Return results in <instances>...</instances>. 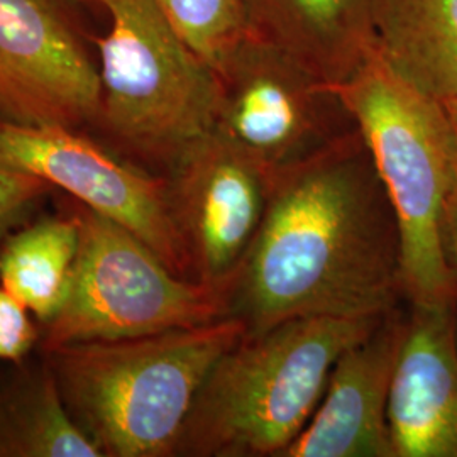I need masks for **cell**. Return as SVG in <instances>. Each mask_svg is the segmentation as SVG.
I'll list each match as a JSON object with an SVG mask.
<instances>
[{"label": "cell", "mask_w": 457, "mask_h": 457, "mask_svg": "<svg viewBox=\"0 0 457 457\" xmlns=\"http://www.w3.org/2000/svg\"><path fill=\"white\" fill-rule=\"evenodd\" d=\"M441 104L442 107H444V112L447 115V120H449V126H451V131H453L457 146V98L445 100V102H441Z\"/></svg>", "instance_id": "cell-21"}, {"label": "cell", "mask_w": 457, "mask_h": 457, "mask_svg": "<svg viewBox=\"0 0 457 457\" xmlns=\"http://www.w3.org/2000/svg\"><path fill=\"white\" fill-rule=\"evenodd\" d=\"M393 457H457L456 307H411L388 396Z\"/></svg>", "instance_id": "cell-12"}, {"label": "cell", "mask_w": 457, "mask_h": 457, "mask_svg": "<svg viewBox=\"0 0 457 457\" xmlns=\"http://www.w3.org/2000/svg\"><path fill=\"white\" fill-rule=\"evenodd\" d=\"M378 0H245L247 33L336 87L376 51Z\"/></svg>", "instance_id": "cell-13"}, {"label": "cell", "mask_w": 457, "mask_h": 457, "mask_svg": "<svg viewBox=\"0 0 457 457\" xmlns=\"http://www.w3.org/2000/svg\"><path fill=\"white\" fill-rule=\"evenodd\" d=\"M405 324L398 307L344 351L311 422L281 457H393L386 411Z\"/></svg>", "instance_id": "cell-11"}, {"label": "cell", "mask_w": 457, "mask_h": 457, "mask_svg": "<svg viewBox=\"0 0 457 457\" xmlns=\"http://www.w3.org/2000/svg\"><path fill=\"white\" fill-rule=\"evenodd\" d=\"M66 205L80 228L79 254L65 303L45 324L41 351L190 328L230 315L232 283L180 277L131 230L71 196Z\"/></svg>", "instance_id": "cell-6"}, {"label": "cell", "mask_w": 457, "mask_h": 457, "mask_svg": "<svg viewBox=\"0 0 457 457\" xmlns=\"http://www.w3.org/2000/svg\"><path fill=\"white\" fill-rule=\"evenodd\" d=\"M402 298L396 220L358 129L271 175L230 290L247 334L298 317H379Z\"/></svg>", "instance_id": "cell-1"}, {"label": "cell", "mask_w": 457, "mask_h": 457, "mask_svg": "<svg viewBox=\"0 0 457 457\" xmlns=\"http://www.w3.org/2000/svg\"><path fill=\"white\" fill-rule=\"evenodd\" d=\"M0 457H102L45 358L0 376Z\"/></svg>", "instance_id": "cell-15"}, {"label": "cell", "mask_w": 457, "mask_h": 457, "mask_svg": "<svg viewBox=\"0 0 457 457\" xmlns=\"http://www.w3.org/2000/svg\"><path fill=\"white\" fill-rule=\"evenodd\" d=\"M90 2H92V0H90Z\"/></svg>", "instance_id": "cell-22"}, {"label": "cell", "mask_w": 457, "mask_h": 457, "mask_svg": "<svg viewBox=\"0 0 457 457\" xmlns=\"http://www.w3.org/2000/svg\"><path fill=\"white\" fill-rule=\"evenodd\" d=\"M37 337L31 312L0 287V361L17 364L26 360L37 344Z\"/></svg>", "instance_id": "cell-19"}, {"label": "cell", "mask_w": 457, "mask_h": 457, "mask_svg": "<svg viewBox=\"0 0 457 457\" xmlns=\"http://www.w3.org/2000/svg\"><path fill=\"white\" fill-rule=\"evenodd\" d=\"M100 73L60 0H0V119L94 128Z\"/></svg>", "instance_id": "cell-9"}, {"label": "cell", "mask_w": 457, "mask_h": 457, "mask_svg": "<svg viewBox=\"0 0 457 457\" xmlns=\"http://www.w3.org/2000/svg\"><path fill=\"white\" fill-rule=\"evenodd\" d=\"M181 37L213 70L247 34L245 0H156Z\"/></svg>", "instance_id": "cell-17"}, {"label": "cell", "mask_w": 457, "mask_h": 457, "mask_svg": "<svg viewBox=\"0 0 457 457\" xmlns=\"http://www.w3.org/2000/svg\"><path fill=\"white\" fill-rule=\"evenodd\" d=\"M385 315L298 317L245 332L205 378L173 457L283 456L311 422L336 361Z\"/></svg>", "instance_id": "cell-3"}, {"label": "cell", "mask_w": 457, "mask_h": 457, "mask_svg": "<svg viewBox=\"0 0 457 457\" xmlns=\"http://www.w3.org/2000/svg\"><path fill=\"white\" fill-rule=\"evenodd\" d=\"M111 16L96 36L102 143L153 175L168 177L215 131L219 77L164 16L156 0H92Z\"/></svg>", "instance_id": "cell-5"}, {"label": "cell", "mask_w": 457, "mask_h": 457, "mask_svg": "<svg viewBox=\"0 0 457 457\" xmlns=\"http://www.w3.org/2000/svg\"><path fill=\"white\" fill-rule=\"evenodd\" d=\"M0 166L48 181L131 230L177 275L194 279L164 177L124 160L80 129L24 126L4 119Z\"/></svg>", "instance_id": "cell-8"}, {"label": "cell", "mask_w": 457, "mask_h": 457, "mask_svg": "<svg viewBox=\"0 0 457 457\" xmlns=\"http://www.w3.org/2000/svg\"><path fill=\"white\" fill-rule=\"evenodd\" d=\"M332 88L360 131L390 202L405 300L411 307H456L445 205L457 146L441 102L405 82L376 51Z\"/></svg>", "instance_id": "cell-4"}, {"label": "cell", "mask_w": 457, "mask_h": 457, "mask_svg": "<svg viewBox=\"0 0 457 457\" xmlns=\"http://www.w3.org/2000/svg\"><path fill=\"white\" fill-rule=\"evenodd\" d=\"M54 190L48 181L0 166V239Z\"/></svg>", "instance_id": "cell-18"}, {"label": "cell", "mask_w": 457, "mask_h": 457, "mask_svg": "<svg viewBox=\"0 0 457 457\" xmlns=\"http://www.w3.org/2000/svg\"><path fill=\"white\" fill-rule=\"evenodd\" d=\"M445 243H447V254L453 266L454 281H456V330H457V168L451 192L447 196L445 205Z\"/></svg>", "instance_id": "cell-20"}, {"label": "cell", "mask_w": 457, "mask_h": 457, "mask_svg": "<svg viewBox=\"0 0 457 457\" xmlns=\"http://www.w3.org/2000/svg\"><path fill=\"white\" fill-rule=\"evenodd\" d=\"M376 53L425 96L457 98V0H378Z\"/></svg>", "instance_id": "cell-14"}, {"label": "cell", "mask_w": 457, "mask_h": 457, "mask_svg": "<svg viewBox=\"0 0 457 457\" xmlns=\"http://www.w3.org/2000/svg\"><path fill=\"white\" fill-rule=\"evenodd\" d=\"M192 278L234 283L266 212L271 175L213 131L166 177Z\"/></svg>", "instance_id": "cell-10"}, {"label": "cell", "mask_w": 457, "mask_h": 457, "mask_svg": "<svg viewBox=\"0 0 457 457\" xmlns=\"http://www.w3.org/2000/svg\"><path fill=\"white\" fill-rule=\"evenodd\" d=\"M215 71V131L270 175L356 129L328 83L258 36L245 34Z\"/></svg>", "instance_id": "cell-7"}, {"label": "cell", "mask_w": 457, "mask_h": 457, "mask_svg": "<svg viewBox=\"0 0 457 457\" xmlns=\"http://www.w3.org/2000/svg\"><path fill=\"white\" fill-rule=\"evenodd\" d=\"M245 334V322L228 315L204 326L41 353L70 413L102 457H173L205 378Z\"/></svg>", "instance_id": "cell-2"}, {"label": "cell", "mask_w": 457, "mask_h": 457, "mask_svg": "<svg viewBox=\"0 0 457 457\" xmlns=\"http://www.w3.org/2000/svg\"><path fill=\"white\" fill-rule=\"evenodd\" d=\"M79 243V222L68 209L21 228L0 245V287L48 324L70 292Z\"/></svg>", "instance_id": "cell-16"}]
</instances>
